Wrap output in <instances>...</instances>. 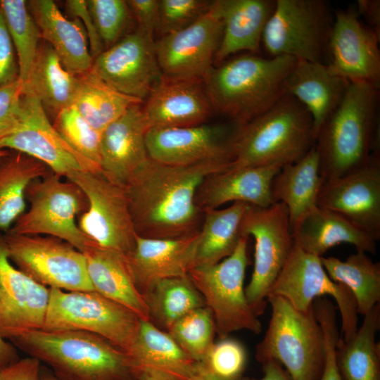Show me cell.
<instances>
[{"label": "cell", "mask_w": 380, "mask_h": 380, "mask_svg": "<svg viewBox=\"0 0 380 380\" xmlns=\"http://www.w3.org/2000/svg\"><path fill=\"white\" fill-rule=\"evenodd\" d=\"M317 205L333 211L380 239V154L365 167L338 179L324 182Z\"/></svg>", "instance_id": "20"}, {"label": "cell", "mask_w": 380, "mask_h": 380, "mask_svg": "<svg viewBox=\"0 0 380 380\" xmlns=\"http://www.w3.org/2000/svg\"><path fill=\"white\" fill-rule=\"evenodd\" d=\"M248 239L241 236L229 257L212 265L194 267L189 277L210 310L220 339L236 331L260 334L262 324L246 298L244 278L248 264Z\"/></svg>", "instance_id": "9"}, {"label": "cell", "mask_w": 380, "mask_h": 380, "mask_svg": "<svg viewBox=\"0 0 380 380\" xmlns=\"http://www.w3.org/2000/svg\"><path fill=\"white\" fill-rule=\"evenodd\" d=\"M324 180L319 175V160L315 146L298 161L283 166L274 177L271 191L274 203L287 208L291 225L317 206Z\"/></svg>", "instance_id": "33"}, {"label": "cell", "mask_w": 380, "mask_h": 380, "mask_svg": "<svg viewBox=\"0 0 380 380\" xmlns=\"http://www.w3.org/2000/svg\"><path fill=\"white\" fill-rule=\"evenodd\" d=\"M330 278L346 286L355 300L357 313L365 316L380 303V263L357 251L346 260L320 257Z\"/></svg>", "instance_id": "37"}, {"label": "cell", "mask_w": 380, "mask_h": 380, "mask_svg": "<svg viewBox=\"0 0 380 380\" xmlns=\"http://www.w3.org/2000/svg\"><path fill=\"white\" fill-rule=\"evenodd\" d=\"M49 288L15 267L0 236V337L9 339L42 329Z\"/></svg>", "instance_id": "21"}, {"label": "cell", "mask_w": 380, "mask_h": 380, "mask_svg": "<svg viewBox=\"0 0 380 380\" xmlns=\"http://www.w3.org/2000/svg\"><path fill=\"white\" fill-rule=\"evenodd\" d=\"M350 82L327 64L297 60L284 84L286 94L300 102L312 116L316 134L341 102Z\"/></svg>", "instance_id": "29"}, {"label": "cell", "mask_w": 380, "mask_h": 380, "mask_svg": "<svg viewBox=\"0 0 380 380\" xmlns=\"http://www.w3.org/2000/svg\"><path fill=\"white\" fill-rule=\"evenodd\" d=\"M272 308L268 328L256 348L257 360L283 365L291 380H319L324 360V341L312 308H294L284 298L269 295Z\"/></svg>", "instance_id": "6"}, {"label": "cell", "mask_w": 380, "mask_h": 380, "mask_svg": "<svg viewBox=\"0 0 380 380\" xmlns=\"http://www.w3.org/2000/svg\"><path fill=\"white\" fill-rule=\"evenodd\" d=\"M53 127L77 153L101 170V136L72 105L53 119Z\"/></svg>", "instance_id": "42"}, {"label": "cell", "mask_w": 380, "mask_h": 380, "mask_svg": "<svg viewBox=\"0 0 380 380\" xmlns=\"http://www.w3.org/2000/svg\"><path fill=\"white\" fill-rule=\"evenodd\" d=\"M10 151L6 149H0V159L9 153Z\"/></svg>", "instance_id": "58"}, {"label": "cell", "mask_w": 380, "mask_h": 380, "mask_svg": "<svg viewBox=\"0 0 380 380\" xmlns=\"http://www.w3.org/2000/svg\"><path fill=\"white\" fill-rule=\"evenodd\" d=\"M65 9L68 14L73 18H78L82 23L87 34L90 53L94 58L104 50V47L88 10L86 0H68L65 1Z\"/></svg>", "instance_id": "49"}, {"label": "cell", "mask_w": 380, "mask_h": 380, "mask_svg": "<svg viewBox=\"0 0 380 380\" xmlns=\"http://www.w3.org/2000/svg\"><path fill=\"white\" fill-rule=\"evenodd\" d=\"M104 50L115 44L132 16L126 1L86 0Z\"/></svg>", "instance_id": "44"}, {"label": "cell", "mask_w": 380, "mask_h": 380, "mask_svg": "<svg viewBox=\"0 0 380 380\" xmlns=\"http://www.w3.org/2000/svg\"><path fill=\"white\" fill-rule=\"evenodd\" d=\"M78 77L67 71L52 47L44 43L38 52L23 89L30 91L47 116L54 119L63 109L73 105Z\"/></svg>", "instance_id": "32"}, {"label": "cell", "mask_w": 380, "mask_h": 380, "mask_svg": "<svg viewBox=\"0 0 380 380\" xmlns=\"http://www.w3.org/2000/svg\"><path fill=\"white\" fill-rule=\"evenodd\" d=\"M149 321L163 331L190 311L205 307L189 275L156 282L144 294Z\"/></svg>", "instance_id": "39"}, {"label": "cell", "mask_w": 380, "mask_h": 380, "mask_svg": "<svg viewBox=\"0 0 380 380\" xmlns=\"http://www.w3.org/2000/svg\"><path fill=\"white\" fill-rule=\"evenodd\" d=\"M0 149L29 156L61 177L76 171L101 172L61 137L38 99L27 89L23 91L20 125L0 141Z\"/></svg>", "instance_id": "16"}, {"label": "cell", "mask_w": 380, "mask_h": 380, "mask_svg": "<svg viewBox=\"0 0 380 380\" xmlns=\"http://www.w3.org/2000/svg\"><path fill=\"white\" fill-rule=\"evenodd\" d=\"M0 7L17 56L19 80L23 84L35 61L41 35L27 1L1 0Z\"/></svg>", "instance_id": "40"}, {"label": "cell", "mask_w": 380, "mask_h": 380, "mask_svg": "<svg viewBox=\"0 0 380 380\" xmlns=\"http://www.w3.org/2000/svg\"><path fill=\"white\" fill-rule=\"evenodd\" d=\"M263 375L259 379L241 378L240 380H291L287 373L278 362L267 360L262 363Z\"/></svg>", "instance_id": "53"}, {"label": "cell", "mask_w": 380, "mask_h": 380, "mask_svg": "<svg viewBox=\"0 0 380 380\" xmlns=\"http://www.w3.org/2000/svg\"><path fill=\"white\" fill-rule=\"evenodd\" d=\"M29 209L8 232L20 235L53 236L83 252L91 241L79 228L76 216L87 206L82 191L51 172L33 181L26 190Z\"/></svg>", "instance_id": "10"}, {"label": "cell", "mask_w": 380, "mask_h": 380, "mask_svg": "<svg viewBox=\"0 0 380 380\" xmlns=\"http://www.w3.org/2000/svg\"><path fill=\"white\" fill-rule=\"evenodd\" d=\"M379 89L350 83L340 104L319 128L315 148L324 182L354 172L380 154Z\"/></svg>", "instance_id": "2"}, {"label": "cell", "mask_w": 380, "mask_h": 380, "mask_svg": "<svg viewBox=\"0 0 380 380\" xmlns=\"http://www.w3.org/2000/svg\"><path fill=\"white\" fill-rule=\"evenodd\" d=\"M222 32V20L212 4L210 10L191 25L155 40L163 77L203 79L214 65Z\"/></svg>", "instance_id": "18"}, {"label": "cell", "mask_w": 380, "mask_h": 380, "mask_svg": "<svg viewBox=\"0 0 380 380\" xmlns=\"http://www.w3.org/2000/svg\"><path fill=\"white\" fill-rule=\"evenodd\" d=\"M27 6L41 38L52 47L63 68L76 76L90 70L94 58L81 21L65 18L51 0L27 1Z\"/></svg>", "instance_id": "27"}, {"label": "cell", "mask_w": 380, "mask_h": 380, "mask_svg": "<svg viewBox=\"0 0 380 380\" xmlns=\"http://www.w3.org/2000/svg\"><path fill=\"white\" fill-rule=\"evenodd\" d=\"M11 342L61 380H135L128 353L92 333L37 329Z\"/></svg>", "instance_id": "4"}, {"label": "cell", "mask_w": 380, "mask_h": 380, "mask_svg": "<svg viewBox=\"0 0 380 380\" xmlns=\"http://www.w3.org/2000/svg\"><path fill=\"white\" fill-rule=\"evenodd\" d=\"M274 0H215L223 32L215 56L217 65L241 51L258 54L266 24L275 7Z\"/></svg>", "instance_id": "26"}, {"label": "cell", "mask_w": 380, "mask_h": 380, "mask_svg": "<svg viewBox=\"0 0 380 380\" xmlns=\"http://www.w3.org/2000/svg\"><path fill=\"white\" fill-rule=\"evenodd\" d=\"M358 15H361L369 27L379 34L380 1L379 0H358L355 8Z\"/></svg>", "instance_id": "52"}, {"label": "cell", "mask_w": 380, "mask_h": 380, "mask_svg": "<svg viewBox=\"0 0 380 380\" xmlns=\"http://www.w3.org/2000/svg\"><path fill=\"white\" fill-rule=\"evenodd\" d=\"M291 228L295 244L318 257L343 243L367 253L376 252V242L369 235L340 215L317 205L302 215Z\"/></svg>", "instance_id": "30"}, {"label": "cell", "mask_w": 380, "mask_h": 380, "mask_svg": "<svg viewBox=\"0 0 380 380\" xmlns=\"http://www.w3.org/2000/svg\"><path fill=\"white\" fill-rule=\"evenodd\" d=\"M279 166L231 167L208 175L198 186L195 203L204 212L228 202L265 208L274 202L271 186Z\"/></svg>", "instance_id": "25"}, {"label": "cell", "mask_w": 380, "mask_h": 380, "mask_svg": "<svg viewBox=\"0 0 380 380\" xmlns=\"http://www.w3.org/2000/svg\"><path fill=\"white\" fill-rule=\"evenodd\" d=\"M149 129L141 103L130 106L101 132V172L125 186L149 160L146 134Z\"/></svg>", "instance_id": "23"}, {"label": "cell", "mask_w": 380, "mask_h": 380, "mask_svg": "<svg viewBox=\"0 0 380 380\" xmlns=\"http://www.w3.org/2000/svg\"><path fill=\"white\" fill-rule=\"evenodd\" d=\"M19 79L17 56L0 7V87Z\"/></svg>", "instance_id": "48"}, {"label": "cell", "mask_w": 380, "mask_h": 380, "mask_svg": "<svg viewBox=\"0 0 380 380\" xmlns=\"http://www.w3.org/2000/svg\"><path fill=\"white\" fill-rule=\"evenodd\" d=\"M41 362L33 357L19 359L0 371V380H42Z\"/></svg>", "instance_id": "51"}, {"label": "cell", "mask_w": 380, "mask_h": 380, "mask_svg": "<svg viewBox=\"0 0 380 380\" xmlns=\"http://www.w3.org/2000/svg\"><path fill=\"white\" fill-rule=\"evenodd\" d=\"M315 144L311 115L296 99L285 94L242 127L233 166L282 167L300 160Z\"/></svg>", "instance_id": "5"}, {"label": "cell", "mask_w": 380, "mask_h": 380, "mask_svg": "<svg viewBox=\"0 0 380 380\" xmlns=\"http://www.w3.org/2000/svg\"><path fill=\"white\" fill-rule=\"evenodd\" d=\"M141 321L134 312L96 291L49 288V300L42 329L92 333L128 353L137 337Z\"/></svg>", "instance_id": "8"}, {"label": "cell", "mask_w": 380, "mask_h": 380, "mask_svg": "<svg viewBox=\"0 0 380 380\" xmlns=\"http://www.w3.org/2000/svg\"><path fill=\"white\" fill-rule=\"evenodd\" d=\"M128 355L134 376L142 371H153L175 380H190L197 363L167 332L151 321H141Z\"/></svg>", "instance_id": "31"}, {"label": "cell", "mask_w": 380, "mask_h": 380, "mask_svg": "<svg viewBox=\"0 0 380 380\" xmlns=\"http://www.w3.org/2000/svg\"><path fill=\"white\" fill-rule=\"evenodd\" d=\"M41 379L42 380H61L49 369L42 366L41 367Z\"/></svg>", "instance_id": "57"}, {"label": "cell", "mask_w": 380, "mask_h": 380, "mask_svg": "<svg viewBox=\"0 0 380 380\" xmlns=\"http://www.w3.org/2000/svg\"><path fill=\"white\" fill-rule=\"evenodd\" d=\"M136 380H175L165 374L153 372L142 371L135 376Z\"/></svg>", "instance_id": "56"}, {"label": "cell", "mask_w": 380, "mask_h": 380, "mask_svg": "<svg viewBox=\"0 0 380 380\" xmlns=\"http://www.w3.org/2000/svg\"><path fill=\"white\" fill-rule=\"evenodd\" d=\"M249 205L235 202L203 212L195 267L215 265L232 254L241 238V222Z\"/></svg>", "instance_id": "35"}, {"label": "cell", "mask_w": 380, "mask_h": 380, "mask_svg": "<svg viewBox=\"0 0 380 380\" xmlns=\"http://www.w3.org/2000/svg\"><path fill=\"white\" fill-rule=\"evenodd\" d=\"M1 239L11 262L37 283L67 291H94L84 253L68 242L8 232Z\"/></svg>", "instance_id": "13"}, {"label": "cell", "mask_w": 380, "mask_h": 380, "mask_svg": "<svg viewBox=\"0 0 380 380\" xmlns=\"http://www.w3.org/2000/svg\"><path fill=\"white\" fill-rule=\"evenodd\" d=\"M247 354L243 346L228 337L214 343L200 363L222 380H240L246 368Z\"/></svg>", "instance_id": "45"}, {"label": "cell", "mask_w": 380, "mask_h": 380, "mask_svg": "<svg viewBox=\"0 0 380 380\" xmlns=\"http://www.w3.org/2000/svg\"><path fill=\"white\" fill-rule=\"evenodd\" d=\"M334 12L324 0H276L261 44L269 57L327 64Z\"/></svg>", "instance_id": "7"}, {"label": "cell", "mask_w": 380, "mask_h": 380, "mask_svg": "<svg viewBox=\"0 0 380 380\" xmlns=\"http://www.w3.org/2000/svg\"><path fill=\"white\" fill-rule=\"evenodd\" d=\"M154 43L153 37L137 28L95 57L91 71L120 93L144 102L163 78Z\"/></svg>", "instance_id": "17"}, {"label": "cell", "mask_w": 380, "mask_h": 380, "mask_svg": "<svg viewBox=\"0 0 380 380\" xmlns=\"http://www.w3.org/2000/svg\"><path fill=\"white\" fill-rule=\"evenodd\" d=\"M48 173L42 162L23 153L9 152L0 159V229L8 232L25 212L28 186Z\"/></svg>", "instance_id": "36"}, {"label": "cell", "mask_w": 380, "mask_h": 380, "mask_svg": "<svg viewBox=\"0 0 380 380\" xmlns=\"http://www.w3.org/2000/svg\"><path fill=\"white\" fill-rule=\"evenodd\" d=\"M380 329V303L364 316L355 334L338 340L336 363L342 380H380V348L376 336Z\"/></svg>", "instance_id": "34"}, {"label": "cell", "mask_w": 380, "mask_h": 380, "mask_svg": "<svg viewBox=\"0 0 380 380\" xmlns=\"http://www.w3.org/2000/svg\"><path fill=\"white\" fill-rule=\"evenodd\" d=\"M269 295L284 298L303 312L312 308L315 299L329 296L334 299L341 316L340 340L348 341L357 332L358 313L352 293L330 278L320 257L305 252L295 243Z\"/></svg>", "instance_id": "14"}, {"label": "cell", "mask_w": 380, "mask_h": 380, "mask_svg": "<svg viewBox=\"0 0 380 380\" xmlns=\"http://www.w3.org/2000/svg\"><path fill=\"white\" fill-rule=\"evenodd\" d=\"M141 106L149 129L198 125L214 114L203 79L163 77Z\"/></svg>", "instance_id": "22"}, {"label": "cell", "mask_w": 380, "mask_h": 380, "mask_svg": "<svg viewBox=\"0 0 380 380\" xmlns=\"http://www.w3.org/2000/svg\"><path fill=\"white\" fill-rule=\"evenodd\" d=\"M233 164L171 165L149 158L125 186L137 235L175 239L199 232L204 213L196 205V191L208 175Z\"/></svg>", "instance_id": "1"}, {"label": "cell", "mask_w": 380, "mask_h": 380, "mask_svg": "<svg viewBox=\"0 0 380 380\" xmlns=\"http://www.w3.org/2000/svg\"><path fill=\"white\" fill-rule=\"evenodd\" d=\"M66 179L84 195L87 208L80 217V230L97 245L128 255L135 246L137 233L125 186L101 172L76 171Z\"/></svg>", "instance_id": "12"}, {"label": "cell", "mask_w": 380, "mask_h": 380, "mask_svg": "<svg viewBox=\"0 0 380 380\" xmlns=\"http://www.w3.org/2000/svg\"><path fill=\"white\" fill-rule=\"evenodd\" d=\"M296 61L248 53L213 65L203 82L214 113L245 125L286 94L285 81Z\"/></svg>", "instance_id": "3"}, {"label": "cell", "mask_w": 380, "mask_h": 380, "mask_svg": "<svg viewBox=\"0 0 380 380\" xmlns=\"http://www.w3.org/2000/svg\"><path fill=\"white\" fill-rule=\"evenodd\" d=\"M87 268L94 291L149 321L148 308L132 276L126 255L91 241L84 251Z\"/></svg>", "instance_id": "28"}, {"label": "cell", "mask_w": 380, "mask_h": 380, "mask_svg": "<svg viewBox=\"0 0 380 380\" xmlns=\"http://www.w3.org/2000/svg\"><path fill=\"white\" fill-rule=\"evenodd\" d=\"M15 347L0 337V371L19 360Z\"/></svg>", "instance_id": "54"}, {"label": "cell", "mask_w": 380, "mask_h": 380, "mask_svg": "<svg viewBox=\"0 0 380 380\" xmlns=\"http://www.w3.org/2000/svg\"><path fill=\"white\" fill-rule=\"evenodd\" d=\"M379 36L360 20L355 8L335 11L327 65L350 83L364 82L379 88Z\"/></svg>", "instance_id": "19"}, {"label": "cell", "mask_w": 380, "mask_h": 380, "mask_svg": "<svg viewBox=\"0 0 380 380\" xmlns=\"http://www.w3.org/2000/svg\"><path fill=\"white\" fill-rule=\"evenodd\" d=\"M241 234L255 241L253 271L245 293L259 316L294 246L286 206L281 202L265 208L250 205L241 222Z\"/></svg>", "instance_id": "11"}, {"label": "cell", "mask_w": 380, "mask_h": 380, "mask_svg": "<svg viewBox=\"0 0 380 380\" xmlns=\"http://www.w3.org/2000/svg\"><path fill=\"white\" fill-rule=\"evenodd\" d=\"M77 77L79 84L73 106L101 133L130 106L144 103L113 89L91 70Z\"/></svg>", "instance_id": "38"}, {"label": "cell", "mask_w": 380, "mask_h": 380, "mask_svg": "<svg viewBox=\"0 0 380 380\" xmlns=\"http://www.w3.org/2000/svg\"><path fill=\"white\" fill-rule=\"evenodd\" d=\"M23 91V84L19 79L0 87V141L20 125Z\"/></svg>", "instance_id": "46"}, {"label": "cell", "mask_w": 380, "mask_h": 380, "mask_svg": "<svg viewBox=\"0 0 380 380\" xmlns=\"http://www.w3.org/2000/svg\"><path fill=\"white\" fill-rule=\"evenodd\" d=\"M126 2L137 22V28L154 38L158 0H128Z\"/></svg>", "instance_id": "50"}, {"label": "cell", "mask_w": 380, "mask_h": 380, "mask_svg": "<svg viewBox=\"0 0 380 380\" xmlns=\"http://www.w3.org/2000/svg\"><path fill=\"white\" fill-rule=\"evenodd\" d=\"M198 241L199 232L175 239L137 235L134 248L126 256L136 285L143 296L160 280L189 275L195 267Z\"/></svg>", "instance_id": "24"}, {"label": "cell", "mask_w": 380, "mask_h": 380, "mask_svg": "<svg viewBox=\"0 0 380 380\" xmlns=\"http://www.w3.org/2000/svg\"><path fill=\"white\" fill-rule=\"evenodd\" d=\"M190 380H222L209 372L200 362L196 363L195 371Z\"/></svg>", "instance_id": "55"}, {"label": "cell", "mask_w": 380, "mask_h": 380, "mask_svg": "<svg viewBox=\"0 0 380 380\" xmlns=\"http://www.w3.org/2000/svg\"><path fill=\"white\" fill-rule=\"evenodd\" d=\"M228 120L216 124L149 129L146 144L151 159L171 165H188L205 161L234 163L242 129Z\"/></svg>", "instance_id": "15"}, {"label": "cell", "mask_w": 380, "mask_h": 380, "mask_svg": "<svg viewBox=\"0 0 380 380\" xmlns=\"http://www.w3.org/2000/svg\"><path fill=\"white\" fill-rule=\"evenodd\" d=\"M167 332L194 360L202 362L214 343V319L206 307L194 309L173 323Z\"/></svg>", "instance_id": "41"}, {"label": "cell", "mask_w": 380, "mask_h": 380, "mask_svg": "<svg viewBox=\"0 0 380 380\" xmlns=\"http://www.w3.org/2000/svg\"><path fill=\"white\" fill-rule=\"evenodd\" d=\"M317 320L325 348L324 364L319 380H342L336 363V347L340 337L336 315L332 312H324L318 316Z\"/></svg>", "instance_id": "47"}, {"label": "cell", "mask_w": 380, "mask_h": 380, "mask_svg": "<svg viewBox=\"0 0 380 380\" xmlns=\"http://www.w3.org/2000/svg\"><path fill=\"white\" fill-rule=\"evenodd\" d=\"M212 4L210 0H158L154 35L160 38L187 27L205 14Z\"/></svg>", "instance_id": "43"}]
</instances>
